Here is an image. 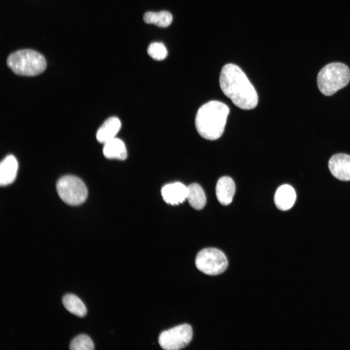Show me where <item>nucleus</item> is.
I'll use <instances>...</instances> for the list:
<instances>
[{"mask_svg": "<svg viewBox=\"0 0 350 350\" xmlns=\"http://www.w3.org/2000/svg\"><path fill=\"white\" fill-rule=\"evenodd\" d=\"M147 53L153 59L159 61L164 59L167 57L168 52L163 43L155 42L149 45Z\"/></svg>", "mask_w": 350, "mask_h": 350, "instance_id": "nucleus-19", "label": "nucleus"}, {"mask_svg": "<svg viewBox=\"0 0 350 350\" xmlns=\"http://www.w3.org/2000/svg\"><path fill=\"white\" fill-rule=\"evenodd\" d=\"M192 337V329L188 324H183L163 331L158 337L160 347L166 350H177L185 347Z\"/></svg>", "mask_w": 350, "mask_h": 350, "instance_id": "nucleus-7", "label": "nucleus"}, {"mask_svg": "<svg viewBox=\"0 0 350 350\" xmlns=\"http://www.w3.org/2000/svg\"><path fill=\"white\" fill-rule=\"evenodd\" d=\"M219 83L223 92L236 106L249 110L257 106V92L238 66L233 64L225 65L220 73Z\"/></svg>", "mask_w": 350, "mask_h": 350, "instance_id": "nucleus-1", "label": "nucleus"}, {"mask_svg": "<svg viewBox=\"0 0 350 350\" xmlns=\"http://www.w3.org/2000/svg\"><path fill=\"white\" fill-rule=\"evenodd\" d=\"M94 348V344L91 338L84 334L76 336L70 344V349L71 350H92Z\"/></svg>", "mask_w": 350, "mask_h": 350, "instance_id": "nucleus-18", "label": "nucleus"}, {"mask_svg": "<svg viewBox=\"0 0 350 350\" xmlns=\"http://www.w3.org/2000/svg\"><path fill=\"white\" fill-rule=\"evenodd\" d=\"M18 169V163L16 158L12 155L6 156L0 165V184L6 186L15 179Z\"/></svg>", "mask_w": 350, "mask_h": 350, "instance_id": "nucleus-12", "label": "nucleus"}, {"mask_svg": "<svg viewBox=\"0 0 350 350\" xmlns=\"http://www.w3.org/2000/svg\"><path fill=\"white\" fill-rule=\"evenodd\" d=\"M58 195L66 203L77 205L83 203L88 195L84 182L79 177L67 175L61 177L56 183Z\"/></svg>", "mask_w": 350, "mask_h": 350, "instance_id": "nucleus-5", "label": "nucleus"}, {"mask_svg": "<svg viewBox=\"0 0 350 350\" xmlns=\"http://www.w3.org/2000/svg\"><path fill=\"white\" fill-rule=\"evenodd\" d=\"M103 152L104 156L109 159L124 160L127 156L125 144L116 137L104 144Z\"/></svg>", "mask_w": 350, "mask_h": 350, "instance_id": "nucleus-14", "label": "nucleus"}, {"mask_svg": "<svg viewBox=\"0 0 350 350\" xmlns=\"http://www.w3.org/2000/svg\"><path fill=\"white\" fill-rule=\"evenodd\" d=\"M121 127L120 120L116 117L107 119L101 126L96 133L97 140L105 144L115 138Z\"/></svg>", "mask_w": 350, "mask_h": 350, "instance_id": "nucleus-13", "label": "nucleus"}, {"mask_svg": "<svg viewBox=\"0 0 350 350\" xmlns=\"http://www.w3.org/2000/svg\"><path fill=\"white\" fill-rule=\"evenodd\" d=\"M350 81V70L345 64L339 62L330 63L319 72L317 77L318 88L326 96L333 95L346 87Z\"/></svg>", "mask_w": 350, "mask_h": 350, "instance_id": "nucleus-4", "label": "nucleus"}, {"mask_svg": "<svg viewBox=\"0 0 350 350\" xmlns=\"http://www.w3.org/2000/svg\"><path fill=\"white\" fill-rule=\"evenodd\" d=\"M328 167L332 175L341 181L350 180V156L342 153L332 156Z\"/></svg>", "mask_w": 350, "mask_h": 350, "instance_id": "nucleus-8", "label": "nucleus"}, {"mask_svg": "<svg viewBox=\"0 0 350 350\" xmlns=\"http://www.w3.org/2000/svg\"><path fill=\"white\" fill-rule=\"evenodd\" d=\"M187 199L189 204L193 209L199 210L203 209L206 203L205 192L200 185L192 183L187 186Z\"/></svg>", "mask_w": 350, "mask_h": 350, "instance_id": "nucleus-15", "label": "nucleus"}, {"mask_svg": "<svg viewBox=\"0 0 350 350\" xmlns=\"http://www.w3.org/2000/svg\"><path fill=\"white\" fill-rule=\"evenodd\" d=\"M296 200L294 189L290 185L284 184L277 190L274 195V202L278 209L287 210L290 209Z\"/></svg>", "mask_w": 350, "mask_h": 350, "instance_id": "nucleus-11", "label": "nucleus"}, {"mask_svg": "<svg viewBox=\"0 0 350 350\" xmlns=\"http://www.w3.org/2000/svg\"><path fill=\"white\" fill-rule=\"evenodd\" d=\"M8 67L16 74L22 76H35L46 68L44 57L31 49L18 51L10 54L7 59Z\"/></svg>", "mask_w": 350, "mask_h": 350, "instance_id": "nucleus-3", "label": "nucleus"}, {"mask_svg": "<svg viewBox=\"0 0 350 350\" xmlns=\"http://www.w3.org/2000/svg\"><path fill=\"white\" fill-rule=\"evenodd\" d=\"M143 20L146 23L154 24L159 27H167L172 23L173 17L167 11L147 12L143 16Z\"/></svg>", "mask_w": 350, "mask_h": 350, "instance_id": "nucleus-17", "label": "nucleus"}, {"mask_svg": "<svg viewBox=\"0 0 350 350\" xmlns=\"http://www.w3.org/2000/svg\"><path fill=\"white\" fill-rule=\"evenodd\" d=\"M229 112L228 106L219 101H211L204 104L198 110L195 117L198 133L207 140L219 138L224 132Z\"/></svg>", "mask_w": 350, "mask_h": 350, "instance_id": "nucleus-2", "label": "nucleus"}, {"mask_svg": "<svg viewBox=\"0 0 350 350\" xmlns=\"http://www.w3.org/2000/svg\"><path fill=\"white\" fill-rule=\"evenodd\" d=\"M195 263L197 268L208 275H217L224 272L228 267V261L224 253L220 250L205 248L196 255Z\"/></svg>", "mask_w": 350, "mask_h": 350, "instance_id": "nucleus-6", "label": "nucleus"}, {"mask_svg": "<svg viewBox=\"0 0 350 350\" xmlns=\"http://www.w3.org/2000/svg\"><path fill=\"white\" fill-rule=\"evenodd\" d=\"M188 188L179 182L169 183L164 186L161 191L164 200L171 205H178L186 199Z\"/></svg>", "mask_w": 350, "mask_h": 350, "instance_id": "nucleus-9", "label": "nucleus"}, {"mask_svg": "<svg viewBox=\"0 0 350 350\" xmlns=\"http://www.w3.org/2000/svg\"><path fill=\"white\" fill-rule=\"evenodd\" d=\"M62 303L65 308L74 315L83 317L87 313L86 307L82 301L76 295L67 294L62 298Z\"/></svg>", "mask_w": 350, "mask_h": 350, "instance_id": "nucleus-16", "label": "nucleus"}, {"mask_svg": "<svg viewBox=\"0 0 350 350\" xmlns=\"http://www.w3.org/2000/svg\"><path fill=\"white\" fill-rule=\"evenodd\" d=\"M235 192L234 181L229 176L220 178L216 185L215 192L217 200L223 205H228L232 201Z\"/></svg>", "mask_w": 350, "mask_h": 350, "instance_id": "nucleus-10", "label": "nucleus"}]
</instances>
